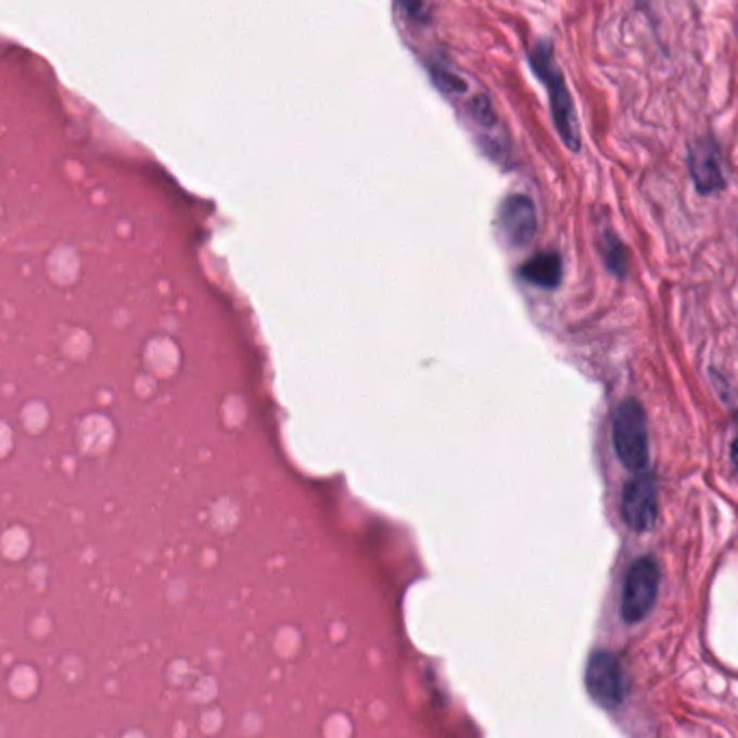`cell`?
Masks as SVG:
<instances>
[{
	"instance_id": "cell-1",
	"label": "cell",
	"mask_w": 738,
	"mask_h": 738,
	"mask_svg": "<svg viewBox=\"0 0 738 738\" xmlns=\"http://www.w3.org/2000/svg\"><path fill=\"white\" fill-rule=\"evenodd\" d=\"M532 65L534 72L540 76V80L547 85L549 98H551V113H554L555 128L565 143L568 150L578 152L581 148V137H578V124H576V113L570 100V93L565 89L563 76L557 69L549 41H540L532 54Z\"/></svg>"
},
{
	"instance_id": "cell-2",
	"label": "cell",
	"mask_w": 738,
	"mask_h": 738,
	"mask_svg": "<svg viewBox=\"0 0 738 738\" xmlns=\"http://www.w3.org/2000/svg\"><path fill=\"white\" fill-rule=\"evenodd\" d=\"M613 449L618 460L628 471H644L650 460L648 447V419L637 399H624L613 415Z\"/></svg>"
},
{
	"instance_id": "cell-3",
	"label": "cell",
	"mask_w": 738,
	"mask_h": 738,
	"mask_svg": "<svg viewBox=\"0 0 738 738\" xmlns=\"http://www.w3.org/2000/svg\"><path fill=\"white\" fill-rule=\"evenodd\" d=\"M659 583H661V570L659 563L652 557H639L633 561L624 576L622 587V620L626 624L641 622L657 602L659 596Z\"/></svg>"
},
{
	"instance_id": "cell-4",
	"label": "cell",
	"mask_w": 738,
	"mask_h": 738,
	"mask_svg": "<svg viewBox=\"0 0 738 738\" xmlns=\"http://www.w3.org/2000/svg\"><path fill=\"white\" fill-rule=\"evenodd\" d=\"M585 687L596 704L602 709H618L628 691L626 672L620 657L607 650L594 652L585 667Z\"/></svg>"
},
{
	"instance_id": "cell-5",
	"label": "cell",
	"mask_w": 738,
	"mask_h": 738,
	"mask_svg": "<svg viewBox=\"0 0 738 738\" xmlns=\"http://www.w3.org/2000/svg\"><path fill=\"white\" fill-rule=\"evenodd\" d=\"M657 486L652 475L639 471L626 484L622 495V517L635 532H650L657 523Z\"/></svg>"
},
{
	"instance_id": "cell-6",
	"label": "cell",
	"mask_w": 738,
	"mask_h": 738,
	"mask_svg": "<svg viewBox=\"0 0 738 738\" xmlns=\"http://www.w3.org/2000/svg\"><path fill=\"white\" fill-rule=\"evenodd\" d=\"M499 225L510 246H527L538 231V214L534 201L525 194L508 196L499 209Z\"/></svg>"
},
{
	"instance_id": "cell-7",
	"label": "cell",
	"mask_w": 738,
	"mask_h": 738,
	"mask_svg": "<svg viewBox=\"0 0 738 738\" xmlns=\"http://www.w3.org/2000/svg\"><path fill=\"white\" fill-rule=\"evenodd\" d=\"M689 169H691V178L698 186V190L704 192V194L717 192L726 184L717 150L709 141H700V143L691 145Z\"/></svg>"
},
{
	"instance_id": "cell-8",
	"label": "cell",
	"mask_w": 738,
	"mask_h": 738,
	"mask_svg": "<svg viewBox=\"0 0 738 738\" xmlns=\"http://www.w3.org/2000/svg\"><path fill=\"white\" fill-rule=\"evenodd\" d=\"M521 275L532 285L554 290L561 281V257L557 253H540L523 264Z\"/></svg>"
},
{
	"instance_id": "cell-9",
	"label": "cell",
	"mask_w": 738,
	"mask_h": 738,
	"mask_svg": "<svg viewBox=\"0 0 738 738\" xmlns=\"http://www.w3.org/2000/svg\"><path fill=\"white\" fill-rule=\"evenodd\" d=\"M600 251H602V257H605L609 270H613L615 275H624L626 272V264H628L626 262V251H624L622 242L613 233H609V231L602 233Z\"/></svg>"
},
{
	"instance_id": "cell-10",
	"label": "cell",
	"mask_w": 738,
	"mask_h": 738,
	"mask_svg": "<svg viewBox=\"0 0 738 738\" xmlns=\"http://www.w3.org/2000/svg\"><path fill=\"white\" fill-rule=\"evenodd\" d=\"M11 687L17 696H28L35 689V674L30 670H17L11 678Z\"/></svg>"
},
{
	"instance_id": "cell-11",
	"label": "cell",
	"mask_w": 738,
	"mask_h": 738,
	"mask_svg": "<svg viewBox=\"0 0 738 738\" xmlns=\"http://www.w3.org/2000/svg\"><path fill=\"white\" fill-rule=\"evenodd\" d=\"M397 2L408 15H415V17L421 13V7H423V0H397Z\"/></svg>"
},
{
	"instance_id": "cell-12",
	"label": "cell",
	"mask_w": 738,
	"mask_h": 738,
	"mask_svg": "<svg viewBox=\"0 0 738 738\" xmlns=\"http://www.w3.org/2000/svg\"><path fill=\"white\" fill-rule=\"evenodd\" d=\"M733 460H735V465L738 467V438L735 441V445H733Z\"/></svg>"
}]
</instances>
